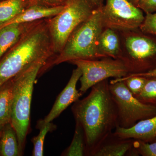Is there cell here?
<instances>
[{"mask_svg": "<svg viewBox=\"0 0 156 156\" xmlns=\"http://www.w3.org/2000/svg\"><path fill=\"white\" fill-rule=\"evenodd\" d=\"M92 88L89 95L76 101L73 107L76 122L83 128L90 154L118 125L116 106L110 92L108 80Z\"/></svg>", "mask_w": 156, "mask_h": 156, "instance_id": "6da1fadb", "label": "cell"}, {"mask_svg": "<svg viewBox=\"0 0 156 156\" xmlns=\"http://www.w3.org/2000/svg\"><path fill=\"white\" fill-rule=\"evenodd\" d=\"M54 56L47 19L39 20L0 60V88L36 62Z\"/></svg>", "mask_w": 156, "mask_h": 156, "instance_id": "7a4b0ae2", "label": "cell"}, {"mask_svg": "<svg viewBox=\"0 0 156 156\" xmlns=\"http://www.w3.org/2000/svg\"><path fill=\"white\" fill-rule=\"evenodd\" d=\"M101 9L74 30L61 51L48 60L41 72L66 62L101 58L98 51V45L101 34L105 29Z\"/></svg>", "mask_w": 156, "mask_h": 156, "instance_id": "3957f363", "label": "cell"}, {"mask_svg": "<svg viewBox=\"0 0 156 156\" xmlns=\"http://www.w3.org/2000/svg\"><path fill=\"white\" fill-rule=\"evenodd\" d=\"M48 61L33 64L12 79L13 99L11 124L17 134L20 151L25 145L30 121L31 104L36 79Z\"/></svg>", "mask_w": 156, "mask_h": 156, "instance_id": "277c9868", "label": "cell"}, {"mask_svg": "<svg viewBox=\"0 0 156 156\" xmlns=\"http://www.w3.org/2000/svg\"><path fill=\"white\" fill-rule=\"evenodd\" d=\"M103 5L99 0H67L59 14L47 19L53 56L61 51L74 30L99 11Z\"/></svg>", "mask_w": 156, "mask_h": 156, "instance_id": "5b68a950", "label": "cell"}, {"mask_svg": "<svg viewBox=\"0 0 156 156\" xmlns=\"http://www.w3.org/2000/svg\"><path fill=\"white\" fill-rule=\"evenodd\" d=\"M119 32L122 47L119 59L129 74L147 72L156 68V35L143 32L139 28Z\"/></svg>", "mask_w": 156, "mask_h": 156, "instance_id": "8992f818", "label": "cell"}, {"mask_svg": "<svg viewBox=\"0 0 156 156\" xmlns=\"http://www.w3.org/2000/svg\"><path fill=\"white\" fill-rule=\"evenodd\" d=\"M109 89L116 106L120 127L130 128L139 121L156 115V106L138 100L124 81L109 83Z\"/></svg>", "mask_w": 156, "mask_h": 156, "instance_id": "52a82bcc", "label": "cell"}, {"mask_svg": "<svg viewBox=\"0 0 156 156\" xmlns=\"http://www.w3.org/2000/svg\"><path fill=\"white\" fill-rule=\"evenodd\" d=\"M99 59H76L69 62L82 71L80 92L82 95L101 81L111 77H124L129 74L126 65L119 59L105 57Z\"/></svg>", "mask_w": 156, "mask_h": 156, "instance_id": "ba28073f", "label": "cell"}, {"mask_svg": "<svg viewBox=\"0 0 156 156\" xmlns=\"http://www.w3.org/2000/svg\"><path fill=\"white\" fill-rule=\"evenodd\" d=\"M101 11L105 28L118 31L139 28L145 18L143 11L128 0H106Z\"/></svg>", "mask_w": 156, "mask_h": 156, "instance_id": "9c48e42d", "label": "cell"}, {"mask_svg": "<svg viewBox=\"0 0 156 156\" xmlns=\"http://www.w3.org/2000/svg\"><path fill=\"white\" fill-rule=\"evenodd\" d=\"M82 75V71L79 68L73 70L66 87L58 95L50 112L43 120L44 122H51L68 107L79 100L83 95L76 89L77 83Z\"/></svg>", "mask_w": 156, "mask_h": 156, "instance_id": "30bf717a", "label": "cell"}, {"mask_svg": "<svg viewBox=\"0 0 156 156\" xmlns=\"http://www.w3.org/2000/svg\"><path fill=\"white\" fill-rule=\"evenodd\" d=\"M112 134L120 139L153 142L156 140V115L139 121L130 128H122L117 125Z\"/></svg>", "mask_w": 156, "mask_h": 156, "instance_id": "8fae6325", "label": "cell"}, {"mask_svg": "<svg viewBox=\"0 0 156 156\" xmlns=\"http://www.w3.org/2000/svg\"><path fill=\"white\" fill-rule=\"evenodd\" d=\"M38 21L11 23L0 28V60L22 36Z\"/></svg>", "mask_w": 156, "mask_h": 156, "instance_id": "7c38bea8", "label": "cell"}, {"mask_svg": "<svg viewBox=\"0 0 156 156\" xmlns=\"http://www.w3.org/2000/svg\"><path fill=\"white\" fill-rule=\"evenodd\" d=\"M98 51L101 58L119 59L122 54L121 40L119 31L105 28L101 34Z\"/></svg>", "mask_w": 156, "mask_h": 156, "instance_id": "4fadbf2b", "label": "cell"}, {"mask_svg": "<svg viewBox=\"0 0 156 156\" xmlns=\"http://www.w3.org/2000/svg\"><path fill=\"white\" fill-rule=\"evenodd\" d=\"M64 6L47 7L40 5H31L2 27L11 23L32 22L51 18L59 14Z\"/></svg>", "mask_w": 156, "mask_h": 156, "instance_id": "5bb4252c", "label": "cell"}, {"mask_svg": "<svg viewBox=\"0 0 156 156\" xmlns=\"http://www.w3.org/2000/svg\"><path fill=\"white\" fill-rule=\"evenodd\" d=\"M115 137V141L108 142L105 140L91 154L94 156H123L132 151L134 140Z\"/></svg>", "mask_w": 156, "mask_h": 156, "instance_id": "9a60e30c", "label": "cell"}, {"mask_svg": "<svg viewBox=\"0 0 156 156\" xmlns=\"http://www.w3.org/2000/svg\"><path fill=\"white\" fill-rule=\"evenodd\" d=\"M0 138V154L17 156L21 154L17 134L11 123L3 127Z\"/></svg>", "mask_w": 156, "mask_h": 156, "instance_id": "2e32d148", "label": "cell"}, {"mask_svg": "<svg viewBox=\"0 0 156 156\" xmlns=\"http://www.w3.org/2000/svg\"><path fill=\"white\" fill-rule=\"evenodd\" d=\"M13 99V80L0 88V129L11 123Z\"/></svg>", "mask_w": 156, "mask_h": 156, "instance_id": "e0dca14e", "label": "cell"}, {"mask_svg": "<svg viewBox=\"0 0 156 156\" xmlns=\"http://www.w3.org/2000/svg\"><path fill=\"white\" fill-rule=\"evenodd\" d=\"M30 5L28 0L0 1V28Z\"/></svg>", "mask_w": 156, "mask_h": 156, "instance_id": "ac0fdd59", "label": "cell"}, {"mask_svg": "<svg viewBox=\"0 0 156 156\" xmlns=\"http://www.w3.org/2000/svg\"><path fill=\"white\" fill-rule=\"evenodd\" d=\"M76 127L72 141L65 154L67 156H84L85 152V140L83 131L80 124L76 122Z\"/></svg>", "mask_w": 156, "mask_h": 156, "instance_id": "d6986e66", "label": "cell"}, {"mask_svg": "<svg viewBox=\"0 0 156 156\" xmlns=\"http://www.w3.org/2000/svg\"><path fill=\"white\" fill-rule=\"evenodd\" d=\"M147 78L143 89L134 96L143 103L156 106V77Z\"/></svg>", "mask_w": 156, "mask_h": 156, "instance_id": "ffe728a7", "label": "cell"}, {"mask_svg": "<svg viewBox=\"0 0 156 156\" xmlns=\"http://www.w3.org/2000/svg\"><path fill=\"white\" fill-rule=\"evenodd\" d=\"M40 127V132L37 136L32 140L34 144L33 156H42L44 154V144L45 137L49 131L53 128L51 122H45L42 121Z\"/></svg>", "mask_w": 156, "mask_h": 156, "instance_id": "44dd1931", "label": "cell"}, {"mask_svg": "<svg viewBox=\"0 0 156 156\" xmlns=\"http://www.w3.org/2000/svg\"><path fill=\"white\" fill-rule=\"evenodd\" d=\"M147 78L139 76H133L131 77H124L115 79L112 80L109 83L124 81L126 87L129 91L134 96L138 95L143 89L147 81Z\"/></svg>", "mask_w": 156, "mask_h": 156, "instance_id": "7402d4cb", "label": "cell"}, {"mask_svg": "<svg viewBox=\"0 0 156 156\" xmlns=\"http://www.w3.org/2000/svg\"><path fill=\"white\" fill-rule=\"evenodd\" d=\"M132 150L134 155L156 156V140L152 142L134 140Z\"/></svg>", "mask_w": 156, "mask_h": 156, "instance_id": "603a6c76", "label": "cell"}, {"mask_svg": "<svg viewBox=\"0 0 156 156\" xmlns=\"http://www.w3.org/2000/svg\"><path fill=\"white\" fill-rule=\"evenodd\" d=\"M139 28L143 32L156 36V12L146 14Z\"/></svg>", "mask_w": 156, "mask_h": 156, "instance_id": "cb8c5ba5", "label": "cell"}, {"mask_svg": "<svg viewBox=\"0 0 156 156\" xmlns=\"http://www.w3.org/2000/svg\"><path fill=\"white\" fill-rule=\"evenodd\" d=\"M146 14L156 12V0H141L137 5Z\"/></svg>", "mask_w": 156, "mask_h": 156, "instance_id": "d4e9b609", "label": "cell"}, {"mask_svg": "<svg viewBox=\"0 0 156 156\" xmlns=\"http://www.w3.org/2000/svg\"><path fill=\"white\" fill-rule=\"evenodd\" d=\"M31 5L56 7L65 5L67 0H28Z\"/></svg>", "mask_w": 156, "mask_h": 156, "instance_id": "484cf974", "label": "cell"}, {"mask_svg": "<svg viewBox=\"0 0 156 156\" xmlns=\"http://www.w3.org/2000/svg\"><path fill=\"white\" fill-rule=\"evenodd\" d=\"M133 76H139L144 77L146 78L152 77H156V68L154 69L147 72L129 74L125 77H128Z\"/></svg>", "mask_w": 156, "mask_h": 156, "instance_id": "4316f807", "label": "cell"}, {"mask_svg": "<svg viewBox=\"0 0 156 156\" xmlns=\"http://www.w3.org/2000/svg\"><path fill=\"white\" fill-rule=\"evenodd\" d=\"M129 2H130L131 4L134 5V6H136L137 7V5L138 3L141 1V0H128Z\"/></svg>", "mask_w": 156, "mask_h": 156, "instance_id": "83f0119b", "label": "cell"}, {"mask_svg": "<svg viewBox=\"0 0 156 156\" xmlns=\"http://www.w3.org/2000/svg\"><path fill=\"white\" fill-rule=\"evenodd\" d=\"M99 1H100V2H101L103 3V2L105 1V0H99Z\"/></svg>", "mask_w": 156, "mask_h": 156, "instance_id": "f1b7e54d", "label": "cell"}, {"mask_svg": "<svg viewBox=\"0 0 156 156\" xmlns=\"http://www.w3.org/2000/svg\"><path fill=\"white\" fill-rule=\"evenodd\" d=\"M1 134H2V131H0V138H1Z\"/></svg>", "mask_w": 156, "mask_h": 156, "instance_id": "f546056e", "label": "cell"}, {"mask_svg": "<svg viewBox=\"0 0 156 156\" xmlns=\"http://www.w3.org/2000/svg\"><path fill=\"white\" fill-rule=\"evenodd\" d=\"M3 1V0H0V1Z\"/></svg>", "mask_w": 156, "mask_h": 156, "instance_id": "4dcf8cb0", "label": "cell"}]
</instances>
